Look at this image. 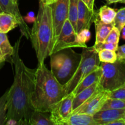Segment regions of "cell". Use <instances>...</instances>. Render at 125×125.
Here are the masks:
<instances>
[{
	"label": "cell",
	"instance_id": "cell-1",
	"mask_svg": "<svg viewBox=\"0 0 125 125\" xmlns=\"http://www.w3.org/2000/svg\"><path fill=\"white\" fill-rule=\"evenodd\" d=\"M23 34L13 46L12 63L14 65V79L9 89L6 125H28L29 118L35 109L31 103L34 87L35 69L25 65L20 57L19 49Z\"/></svg>",
	"mask_w": 125,
	"mask_h": 125
},
{
	"label": "cell",
	"instance_id": "cell-2",
	"mask_svg": "<svg viewBox=\"0 0 125 125\" xmlns=\"http://www.w3.org/2000/svg\"><path fill=\"white\" fill-rule=\"evenodd\" d=\"M65 96L63 86L57 80L44 62L35 68L31 103L37 111L49 112L51 107Z\"/></svg>",
	"mask_w": 125,
	"mask_h": 125
},
{
	"label": "cell",
	"instance_id": "cell-3",
	"mask_svg": "<svg viewBox=\"0 0 125 125\" xmlns=\"http://www.w3.org/2000/svg\"><path fill=\"white\" fill-rule=\"evenodd\" d=\"M37 15L32 29L30 39L39 63H43L51 54L54 44V28L50 6L39 0Z\"/></svg>",
	"mask_w": 125,
	"mask_h": 125
},
{
	"label": "cell",
	"instance_id": "cell-4",
	"mask_svg": "<svg viewBox=\"0 0 125 125\" xmlns=\"http://www.w3.org/2000/svg\"><path fill=\"white\" fill-rule=\"evenodd\" d=\"M50 57L51 73L64 85L75 73L82 56L69 48L51 54Z\"/></svg>",
	"mask_w": 125,
	"mask_h": 125
},
{
	"label": "cell",
	"instance_id": "cell-5",
	"mask_svg": "<svg viewBox=\"0 0 125 125\" xmlns=\"http://www.w3.org/2000/svg\"><path fill=\"white\" fill-rule=\"evenodd\" d=\"M81 56V60L75 73L69 81L63 85L65 96L72 93L85 77L100 67L101 62L98 52L93 46L83 48Z\"/></svg>",
	"mask_w": 125,
	"mask_h": 125
},
{
	"label": "cell",
	"instance_id": "cell-6",
	"mask_svg": "<svg viewBox=\"0 0 125 125\" xmlns=\"http://www.w3.org/2000/svg\"><path fill=\"white\" fill-rule=\"evenodd\" d=\"M102 74L99 85L103 90L111 92L125 84V61L117 60L114 63L101 62Z\"/></svg>",
	"mask_w": 125,
	"mask_h": 125
},
{
	"label": "cell",
	"instance_id": "cell-7",
	"mask_svg": "<svg viewBox=\"0 0 125 125\" xmlns=\"http://www.w3.org/2000/svg\"><path fill=\"white\" fill-rule=\"evenodd\" d=\"M87 47H88L87 45H83L79 42L78 33L74 30L69 20L67 19L54 44L51 54L69 48H84Z\"/></svg>",
	"mask_w": 125,
	"mask_h": 125
},
{
	"label": "cell",
	"instance_id": "cell-8",
	"mask_svg": "<svg viewBox=\"0 0 125 125\" xmlns=\"http://www.w3.org/2000/svg\"><path fill=\"white\" fill-rule=\"evenodd\" d=\"M74 95L73 93L63 96L50 109L51 120L54 125H65L67 120L73 113V101Z\"/></svg>",
	"mask_w": 125,
	"mask_h": 125
},
{
	"label": "cell",
	"instance_id": "cell-9",
	"mask_svg": "<svg viewBox=\"0 0 125 125\" xmlns=\"http://www.w3.org/2000/svg\"><path fill=\"white\" fill-rule=\"evenodd\" d=\"M69 0H57L50 5L54 28V43L59 35L65 21L68 19Z\"/></svg>",
	"mask_w": 125,
	"mask_h": 125
},
{
	"label": "cell",
	"instance_id": "cell-10",
	"mask_svg": "<svg viewBox=\"0 0 125 125\" xmlns=\"http://www.w3.org/2000/svg\"><path fill=\"white\" fill-rule=\"evenodd\" d=\"M108 98V92L103 90H98L83 104L75 109L72 114L83 113L94 115L96 112L101 111Z\"/></svg>",
	"mask_w": 125,
	"mask_h": 125
},
{
	"label": "cell",
	"instance_id": "cell-11",
	"mask_svg": "<svg viewBox=\"0 0 125 125\" xmlns=\"http://www.w3.org/2000/svg\"><path fill=\"white\" fill-rule=\"evenodd\" d=\"M0 7L2 12L11 13L17 18L21 34L27 39H30L31 29L26 23L23 17L21 15L18 4L15 3L13 0H0Z\"/></svg>",
	"mask_w": 125,
	"mask_h": 125
},
{
	"label": "cell",
	"instance_id": "cell-12",
	"mask_svg": "<svg viewBox=\"0 0 125 125\" xmlns=\"http://www.w3.org/2000/svg\"><path fill=\"white\" fill-rule=\"evenodd\" d=\"M97 15L98 11L90 10L81 0H78L77 33L84 29H90Z\"/></svg>",
	"mask_w": 125,
	"mask_h": 125
},
{
	"label": "cell",
	"instance_id": "cell-13",
	"mask_svg": "<svg viewBox=\"0 0 125 125\" xmlns=\"http://www.w3.org/2000/svg\"><path fill=\"white\" fill-rule=\"evenodd\" d=\"M93 116L97 125H107L117 120L125 119V109L101 110Z\"/></svg>",
	"mask_w": 125,
	"mask_h": 125
},
{
	"label": "cell",
	"instance_id": "cell-14",
	"mask_svg": "<svg viewBox=\"0 0 125 125\" xmlns=\"http://www.w3.org/2000/svg\"><path fill=\"white\" fill-rule=\"evenodd\" d=\"M94 23L95 26V43L93 47L96 48L99 45L104 42L105 39L114 26V23L109 24L103 23L100 20L98 15L95 18Z\"/></svg>",
	"mask_w": 125,
	"mask_h": 125
},
{
	"label": "cell",
	"instance_id": "cell-15",
	"mask_svg": "<svg viewBox=\"0 0 125 125\" xmlns=\"http://www.w3.org/2000/svg\"><path fill=\"white\" fill-rule=\"evenodd\" d=\"M102 74V70H101V67H99L98 68L95 69L91 73H89L86 77L84 78L79 84L77 85L75 89L73 90L72 92L74 95L78 94V93L81 92L84 90L86 88L89 87L91 86L95 83H98L100 81V78Z\"/></svg>",
	"mask_w": 125,
	"mask_h": 125
},
{
	"label": "cell",
	"instance_id": "cell-16",
	"mask_svg": "<svg viewBox=\"0 0 125 125\" xmlns=\"http://www.w3.org/2000/svg\"><path fill=\"white\" fill-rule=\"evenodd\" d=\"M100 90H103V89L99 85V82H98L74 95L73 101V111L83 104L88 99L90 98L95 92Z\"/></svg>",
	"mask_w": 125,
	"mask_h": 125
},
{
	"label": "cell",
	"instance_id": "cell-17",
	"mask_svg": "<svg viewBox=\"0 0 125 125\" xmlns=\"http://www.w3.org/2000/svg\"><path fill=\"white\" fill-rule=\"evenodd\" d=\"M18 26V21L13 15L0 12V32L7 34Z\"/></svg>",
	"mask_w": 125,
	"mask_h": 125
},
{
	"label": "cell",
	"instance_id": "cell-18",
	"mask_svg": "<svg viewBox=\"0 0 125 125\" xmlns=\"http://www.w3.org/2000/svg\"><path fill=\"white\" fill-rule=\"evenodd\" d=\"M13 52V46L10 43L7 34L0 32V58L12 63Z\"/></svg>",
	"mask_w": 125,
	"mask_h": 125
},
{
	"label": "cell",
	"instance_id": "cell-19",
	"mask_svg": "<svg viewBox=\"0 0 125 125\" xmlns=\"http://www.w3.org/2000/svg\"><path fill=\"white\" fill-rule=\"evenodd\" d=\"M65 125H97L94 116L83 113L72 114Z\"/></svg>",
	"mask_w": 125,
	"mask_h": 125
},
{
	"label": "cell",
	"instance_id": "cell-20",
	"mask_svg": "<svg viewBox=\"0 0 125 125\" xmlns=\"http://www.w3.org/2000/svg\"><path fill=\"white\" fill-rule=\"evenodd\" d=\"M29 125H54L51 120L50 112L35 111L29 118Z\"/></svg>",
	"mask_w": 125,
	"mask_h": 125
},
{
	"label": "cell",
	"instance_id": "cell-21",
	"mask_svg": "<svg viewBox=\"0 0 125 125\" xmlns=\"http://www.w3.org/2000/svg\"><path fill=\"white\" fill-rule=\"evenodd\" d=\"M117 11L116 10L104 5L100 7L98 10V16L100 20L104 23L109 24L114 22L115 17Z\"/></svg>",
	"mask_w": 125,
	"mask_h": 125
},
{
	"label": "cell",
	"instance_id": "cell-22",
	"mask_svg": "<svg viewBox=\"0 0 125 125\" xmlns=\"http://www.w3.org/2000/svg\"><path fill=\"white\" fill-rule=\"evenodd\" d=\"M78 13V0H69L68 19L77 32V20Z\"/></svg>",
	"mask_w": 125,
	"mask_h": 125
},
{
	"label": "cell",
	"instance_id": "cell-23",
	"mask_svg": "<svg viewBox=\"0 0 125 125\" xmlns=\"http://www.w3.org/2000/svg\"><path fill=\"white\" fill-rule=\"evenodd\" d=\"M98 58L100 62L114 63L117 60L116 51L109 50H101L98 52Z\"/></svg>",
	"mask_w": 125,
	"mask_h": 125
},
{
	"label": "cell",
	"instance_id": "cell-24",
	"mask_svg": "<svg viewBox=\"0 0 125 125\" xmlns=\"http://www.w3.org/2000/svg\"><path fill=\"white\" fill-rule=\"evenodd\" d=\"M9 90L0 97V125H4L7 119V96Z\"/></svg>",
	"mask_w": 125,
	"mask_h": 125
},
{
	"label": "cell",
	"instance_id": "cell-25",
	"mask_svg": "<svg viewBox=\"0 0 125 125\" xmlns=\"http://www.w3.org/2000/svg\"><path fill=\"white\" fill-rule=\"evenodd\" d=\"M125 109V100L108 98L101 110L123 109Z\"/></svg>",
	"mask_w": 125,
	"mask_h": 125
},
{
	"label": "cell",
	"instance_id": "cell-26",
	"mask_svg": "<svg viewBox=\"0 0 125 125\" xmlns=\"http://www.w3.org/2000/svg\"><path fill=\"white\" fill-rule=\"evenodd\" d=\"M113 23L114 26L121 32L125 26V7H123L117 11Z\"/></svg>",
	"mask_w": 125,
	"mask_h": 125
},
{
	"label": "cell",
	"instance_id": "cell-27",
	"mask_svg": "<svg viewBox=\"0 0 125 125\" xmlns=\"http://www.w3.org/2000/svg\"><path fill=\"white\" fill-rule=\"evenodd\" d=\"M120 32H121L116 27L114 26L106 37V39H105L104 42L112 43L118 44V45Z\"/></svg>",
	"mask_w": 125,
	"mask_h": 125
},
{
	"label": "cell",
	"instance_id": "cell-28",
	"mask_svg": "<svg viewBox=\"0 0 125 125\" xmlns=\"http://www.w3.org/2000/svg\"><path fill=\"white\" fill-rule=\"evenodd\" d=\"M108 97L109 98L125 100V84L113 91L108 92Z\"/></svg>",
	"mask_w": 125,
	"mask_h": 125
},
{
	"label": "cell",
	"instance_id": "cell-29",
	"mask_svg": "<svg viewBox=\"0 0 125 125\" xmlns=\"http://www.w3.org/2000/svg\"><path fill=\"white\" fill-rule=\"evenodd\" d=\"M78 39L83 45H87L86 42L89 41L91 38V33L89 29H84L78 33Z\"/></svg>",
	"mask_w": 125,
	"mask_h": 125
},
{
	"label": "cell",
	"instance_id": "cell-30",
	"mask_svg": "<svg viewBox=\"0 0 125 125\" xmlns=\"http://www.w3.org/2000/svg\"><path fill=\"white\" fill-rule=\"evenodd\" d=\"M118 47V44H115L112 43H107V42H104L101 43V45H99L98 47L95 48L97 52H98L100 50H112V51H117V48Z\"/></svg>",
	"mask_w": 125,
	"mask_h": 125
},
{
	"label": "cell",
	"instance_id": "cell-31",
	"mask_svg": "<svg viewBox=\"0 0 125 125\" xmlns=\"http://www.w3.org/2000/svg\"><path fill=\"white\" fill-rule=\"evenodd\" d=\"M117 56V60L125 61V44L118 46L116 51Z\"/></svg>",
	"mask_w": 125,
	"mask_h": 125
},
{
	"label": "cell",
	"instance_id": "cell-32",
	"mask_svg": "<svg viewBox=\"0 0 125 125\" xmlns=\"http://www.w3.org/2000/svg\"><path fill=\"white\" fill-rule=\"evenodd\" d=\"M24 18V21L26 22H28V23H34L35 20V18H36V17L35 16V14H34V12H29L26 14V15L25 17H23Z\"/></svg>",
	"mask_w": 125,
	"mask_h": 125
},
{
	"label": "cell",
	"instance_id": "cell-33",
	"mask_svg": "<svg viewBox=\"0 0 125 125\" xmlns=\"http://www.w3.org/2000/svg\"><path fill=\"white\" fill-rule=\"evenodd\" d=\"M85 6L90 10H94V1L95 0H81Z\"/></svg>",
	"mask_w": 125,
	"mask_h": 125
},
{
	"label": "cell",
	"instance_id": "cell-34",
	"mask_svg": "<svg viewBox=\"0 0 125 125\" xmlns=\"http://www.w3.org/2000/svg\"><path fill=\"white\" fill-rule=\"evenodd\" d=\"M107 125H125V119L122 118L109 123Z\"/></svg>",
	"mask_w": 125,
	"mask_h": 125
},
{
	"label": "cell",
	"instance_id": "cell-35",
	"mask_svg": "<svg viewBox=\"0 0 125 125\" xmlns=\"http://www.w3.org/2000/svg\"><path fill=\"white\" fill-rule=\"evenodd\" d=\"M43 2V3L45 4L46 5H48V6H50L52 4L54 3L57 0H42Z\"/></svg>",
	"mask_w": 125,
	"mask_h": 125
},
{
	"label": "cell",
	"instance_id": "cell-36",
	"mask_svg": "<svg viewBox=\"0 0 125 125\" xmlns=\"http://www.w3.org/2000/svg\"><path fill=\"white\" fill-rule=\"evenodd\" d=\"M120 0H107V2L108 4H112V3H115V2H120Z\"/></svg>",
	"mask_w": 125,
	"mask_h": 125
},
{
	"label": "cell",
	"instance_id": "cell-37",
	"mask_svg": "<svg viewBox=\"0 0 125 125\" xmlns=\"http://www.w3.org/2000/svg\"><path fill=\"white\" fill-rule=\"evenodd\" d=\"M121 32H122V38L125 40V26L122 29Z\"/></svg>",
	"mask_w": 125,
	"mask_h": 125
},
{
	"label": "cell",
	"instance_id": "cell-38",
	"mask_svg": "<svg viewBox=\"0 0 125 125\" xmlns=\"http://www.w3.org/2000/svg\"><path fill=\"white\" fill-rule=\"evenodd\" d=\"M4 62H5L3 61V60H2L1 58H0V68H1V67L3 65V64L4 63Z\"/></svg>",
	"mask_w": 125,
	"mask_h": 125
},
{
	"label": "cell",
	"instance_id": "cell-39",
	"mask_svg": "<svg viewBox=\"0 0 125 125\" xmlns=\"http://www.w3.org/2000/svg\"><path fill=\"white\" fill-rule=\"evenodd\" d=\"M13 1L15 4H18V0H13Z\"/></svg>",
	"mask_w": 125,
	"mask_h": 125
},
{
	"label": "cell",
	"instance_id": "cell-40",
	"mask_svg": "<svg viewBox=\"0 0 125 125\" xmlns=\"http://www.w3.org/2000/svg\"><path fill=\"white\" fill-rule=\"evenodd\" d=\"M120 2H122V3H125V0H120Z\"/></svg>",
	"mask_w": 125,
	"mask_h": 125
},
{
	"label": "cell",
	"instance_id": "cell-41",
	"mask_svg": "<svg viewBox=\"0 0 125 125\" xmlns=\"http://www.w3.org/2000/svg\"><path fill=\"white\" fill-rule=\"evenodd\" d=\"M2 12V9H1V7H0V12Z\"/></svg>",
	"mask_w": 125,
	"mask_h": 125
},
{
	"label": "cell",
	"instance_id": "cell-42",
	"mask_svg": "<svg viewBox=\"0 0 125 125\" xmlns=\"http://www.w3.org/2000/svg\"><path fill=\"white\" fill-rule=\"evenodd\" d=\"M106 1H107V0H106Z\"/></svg>",
	"mask_w": 125,
	"mask_h": 125
}]
</instances>
